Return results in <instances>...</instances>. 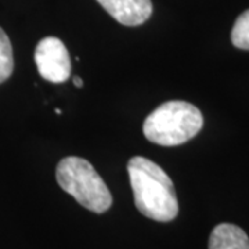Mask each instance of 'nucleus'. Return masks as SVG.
I'll return each instance as SVG.
<instances>
[{"mask_svg":"<svg viewBox=\"0 0 249 249\" xmlns=\"http://www.w3.org/2000/svg\"><path fill=\"white\" fill-rule=\"evenodd\" d=\"M57 181L64 191L72 196L83 208L94 213H104L112 205V196L89 160L67 157L58 162Z\"/></svg>","mask_w":249,"mask_h":249,"instance_id":"3","label":"nucleus"},{"mask_svg":"<svg viewBox=\"0 0 249 249\" xmlns=\"http://www.w3.org/2000/svg\"><path fill=\"white\" fill-rule=\"evenodd\" d=\"M35 62L43 79L62 83L71 76V60L65 45L58 37H43L35 49Z\"/></svg>","mask_w":249,"mask_h":249,"instance_id":"4","label":"nucleus"},{"mask_svg":"<svg viewBox=\"0 0 249 249\" xmlns=\"http://www.w3.org/2000/svg\"><path fill=\"white\" fill-rule=\"evenodd\" d=\"M103 9L122 25L137 27L152 14L151 0H97Z\"/></svg>","mask_w":249,"mask_h":249,"instance_id":"5","label":"nucleus"},{"mask_svg":"<svg viewBox=\"0 0 249 249\" xmlns=\"http://www.w3.org/2000/svg\"><path fill=\"white\" fill-rule=\"evenodd\" d=\"M209 249H249V238L238 226L222 223L209 237Z\"/></svg>","mask_w":249,"mask_h":249,"instance_id":"6","label":"nucleus"},{"mask_svg":"<svg viewBox=\"0 0 249 249\" xmlns=\"http://www.w3.org/2000/svg\"><path fill=\"white\" fill-rule=\"evenodd\" d=\"M73 85L76 86V88H82L83 86V80L78 78V76H73Z\"/></svg>","mask_w":249,"mask_h":249,"instance_id":"9","label":"nucleus"},{"mask_svg":"<svg viewBox=\"0 0 249 249\" xmlns=\"http://www.w3.org/2000/svg\"><path fill=\"white\" fill-rule=\"evenodd\" d=\"M14 70L13 47L7 34L0 28V83L7 80Z\"/></svg>","mask_w":249,"mask_h":249,"instance_id":"7","label":"nucleus"},{"mask_svg":"<svg viewBox=\"0 0 249 249\" xmlns=\"http://www.w3.org/2000/svg\"><path fill=\"white\" fill-rule=\"evenodd\" d=\"M231 42L241 50H249V10L237 18L231 31Z\"/></svg>","mask_w":249,"mask_h":249,"instance_id":"8","label":"nucleus"},{"mask_svg":"<svg viewBox=\"0 0 249 249\" xmlns=\"http://www.w3.org/2000/svg\"><path fill=\"white\" fill-rule=\"evenodd\" d=\"M127 172L139 212L157 222H172L178 213V202L166 172L144 157L129 160Z\"/></svg>","mask_w":249,"mask_h":249,"instance_id":"1","label":"nucleus"},{"mask_svg":"<svg viewBox=\"0 0 249 249\" xmlns=\"http://www.w3.org/2000/svg\"><path fill=\"white\" fill-rule=\"evenodd\" d=\"M204 126L201 111L187 101H168L145 118L142 132L147 140L163 147L191 140Z\"/></svg>","mask_w":249,"mask_h":249,"instance_id":"2","label":"nucleus"}]
</instances>
